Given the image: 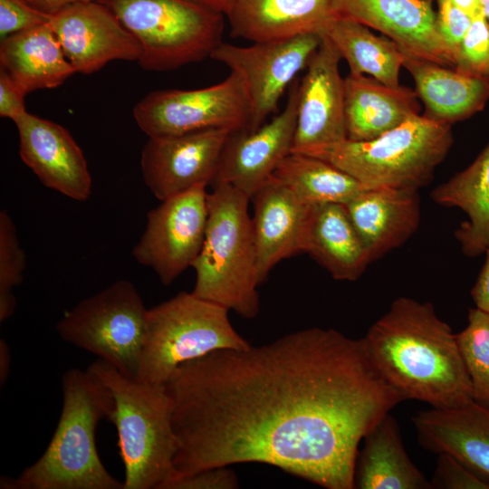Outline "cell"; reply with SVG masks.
Returning a JSON list of instances; mask_svg holds the SVG:
<instances>
[{
	"mask_svg": "<svg viewBox=\"0 0 489 489\" xmlns=\"http://www.w3.org/2000/svg\"><path fill=\"white\" fill-rule=\"evenodd\" d=\"M165 388L176 478L263 463L327 489L355 488L360 443L406 400L362 338L316 327L187 361Z\"/></svg>",
	"mask_w": 489,
	"mask_h": 489,
	"instance_id": "obj_1",
	"label": "cell"
},
{
	"mask_svg": "<svg viewBox=\"0 0 489 489\" xmlns=\"http://www.w3.org/2000/svg\"><path fill=\"white\" fill-rule=\"evenodd\" d=\"M362 339L379 371L405 399L435 408L474 400L455 334L431 302L397 298Z\"/></svg>",
	"mask_w": 489,
	"mask_h": 489,
	"instance_id": "obj_2",
	"label": "cell"
},
{
	"mask_svg": "<svg viewBox=\"0 0 489 489\" xmlns=\"http://www.w3.org/2000/svg\"><path fill=\"white\" fill-rule=\"evenodd\" d=\"M62 407L43 454L16 478L4 477V489H123L97 452L95 430L109 417L113 398L88 369H68L62 377Z\"/></svg>",
	"mask_w": 489,
	"mask_h": 489,
	"instance_id": "obj_3",
	"label": "cell"
},
{
	"mask_svg": "<svg viewBox=\"0 0 489 489\" xmlns=\"http://www.w3.org/2000/svg\"><path fill=\"white\" fill-rule=\"evenodd\" d=\"M87 369L113 398L108 419L118 434L125 468L123 489H165L177 476L174 459L177 450L172 402L165 385L125 375L100 359Z\"/></svg>",
	"mask_w": 489,
	"mask_h": 489,
	"instance_id": "obj_4",
	"label": "cell"
},
{
	"mask_svg": "<svg viewBox=\"0 0 489 489\" xmlns=\"http://www.w3.org/2000/svg\"><path fill=\"white\" fill-rule=\"evenodd\" d=\"M250 200L228 184H214L207 193L204 242L192 265L196 271L192 292L244 319L255 318L260 311Z\"/></svg>",
	"mask_w": 489,
	"mask_h": 489,
	"instance_id": "obj_5",
	"label": "cell"
},
{
	"mask_svg": "<svg viewBox=\"0 0 489 489\" xmlns=\"http://www.w3.org/2000/svg\"><path fill=\"white\" fill-rule=\"evenodd\" d=\"M453 140L451 125L419 114L376 139H345L304 154L334 165L364 188L419 191L432 181Z\"/></svg>",
	"mask_w": 489,
	"mask_h": 489,
	"instance_id": "obj_6",
	"label": "cell"
},
{
	"mask_svg": "<svg viewBox=\"0 0 489 489\" xmlns=\"http://www.w3.org/2000/svg\"><path fill=\"white\" fill-rule=\"evenodd\" d=\"M229 312L192 292H179L149 309L137 379L165 385L187 361L217 350L250 347L234 329Z\"/></svg>",
	"mask_w": 489,
	"mask_h": 489,
	"instance_id": "obj_7",
	"label": "cell"
},
{
	"mask_svg": "<svg viewBox=\"0 0 489 489\" xmlns=\"http://www.w3.org/2000/svg\"><path fill=\"white\" fill-rule=\"evenodd\" d=\"M140 45L138 63L170 71L210 57L222 43L223 14L189 0H96Z\"/></svg>",
	"mask_w": 489,
	"mask_h": 489,
	"instance_id": "obj_8",
	"label": "cell"
},
{
	"mask_svg": "<svg viewBox=\"0 0 489 489\" xmlns=\"http://www.w3.org/2000/svg\"><path fill=\"white\" fill-rule=\"evenodd\" d=\"M148 312L135 285L118 280L65 312L56 331L64 341L137 378Z\"/></svg>",
	"mask_w": 489,
	"mask_h": 489,
	"instance_id": "obj_9",
	"label": "cell"
},
{
	"mask_svg": "<svg viewBox=\"0 0 489 489\" xmlns=\"http://www.w3.org/2000/svg\"><path fill=\"white\" fill-rule=\"evenodd\" d=\"M139 128L149 137L180 135L209 129H247L250 102L236 72L222 82L194 90H158L133 108Z\"/></svg>",
	"mask_w": 489,
	"mask_h": 489,
	"instance_id": "obj_10",
	"label": "cell"
},
{
	"mask_svg": "<svg viewBox=\"0 0 489 489\" xmlns=\"http://www.w3.org/2000/svg\"><path fill=\"white\" fill-rule=\"evenodd\" d=\"M321 42L318 34L237 46L221 43L210 58L227 66L244 81L249 102L248 130L260 128L277 109L295 76L307 67Z\"/></svg>",
	"mask_w": 489,
	"mask_h": 489,
	"instance_id": "obj_11",
	"label": "cell"
},
{
	"mask_svg": "<svg viewBox=\"0 0 489 489\" xmlns=\"http://www.w3.org/2000/svg\"><path fill=\"white\" fill-rule=\"evenodd\" d=\"M206 187L198 186L161 201L147 215L145 230L132 254L165 285L192 267L200 253L208 215Z\"/></svg>",
	"mask_w": 489,
	"mask_h": 489,
	"instance_id": "obj_12",
	"label": "cell"
},
{
	"mask_svg": "<svg viewBox=\"0 0 489 489\" xmlns=\"http://www.w3.org/2000/svg\"><path fill=\"white\" fill-rule=\"evenodd\" d=\"M233 130L209 129L172 136L149 137L140 157L144 182L164 201L212 183L223 149Z\"/></svg>",
	"mask_w": 489,
	"mask_h": 489,
	"instance_id": "obj_13",
	"label": "cell"
},
{
	"mask_svg": "<svg viewBox=\"0 0 489 489\" xmlns=\"http://www.w3.org/2000/svg\"><path fill=\"white\" fill-rule=\"evenodd\" d=\"M299 83L290 88L280 114L255 130L233 131L223 149L212 184H228L250 198L291 153L296 129Z\"/></svg>",
	"mask_w": 489,
	"mask_h": 489,
	"instance_id": "obj_14",
	"label": "cell"
},
{
	"mask_svg": "<svg viewBox=\"0 0 489 489\" xmlns=\"http://www.w3.org/2000/svg\"><path fill=\"white\" fill-rule=\"evenodd\" d=\"M321 42L299 83L296 129L291 152L312 149L347 139L341 56L331 41Z\"/></svg>",
	"mask_w": 489,
	"mask_h": 489,
	"instance_id": "obj_15",
	"label": "cell"
},
{
	"mask_svg": "<svg viewBox=\"0 0 489 489\" xmlns=\"http://www.w3.org/2000/svg\"><path fill=\"white\" fill-rule=\"evenodd\" d=\"M75 72L91 74L109 62H138L140 45L106 5L79 3L51 15L49 20Z\"/></svg>",
	"mask_w": 489,
	"mask_h": 489,
	"instance_id": "obj_16",
	"label": "cell"
},
{
	"mask_svg": "<svg viewBox=\"0 0 489 489\" xmlns=\"http://www.w3.org/2000/svg\"><path fill=\"white\" fill-rule=\"evenodd\" d=\"M334 15L376 30L406 54L454 68L455 57L442 38L433 0H331Z\"/></svg>",
	"mask_w": 489,
	"mask_h": 489,
	"instance_id": "obj_17",
	"label": "cell"
},
{
	"mask_svg": "<svg viewBox=\"0 0 489 489\" xmlns=\"http://www.w3.org/2000/svg\"><path fill=\"white\" fill-rule=\"evenodd\" d=\"M14 123L20 157L39 180L73 200H87L91 195V176L71 133L60 124L28 112Z\"/></svg>",
	"mask_w": 489,
	"mask_h": 489,
	"instance_id": "obj_18",
	"label": "cell"
},
{
	"mask_svg": "<svg viewBox=\"0 0 489 489\" xmlns=\"http://www.w3.org/2000/svg\"><path fill=\"white\" fill-rule=\"evenodd\" d=\"M374 262L405 244L418 229V191L365 188L343 204Z\"/></svg>",
	"mask_w": 489,
	"mask_h": 489,
	"instance_id": "obj_19",
	"label": "cell"
},
{
	"mask_svg": "<svg viewBox=\"0 0 489 489\" xmlns=\"http://www.w3.org/2000/svg\"><path fill=\"white\" fill-rule=\"evenodd\" d=\"M252 226L260 283L283 259L302 253V239L309 210L290 189L273 176L251 198Z\"/></svg>",
	"mask_w": 489,
	"mask_h": 489,
	"instance_id": "obj_20",
	"label": "cell"
},
{
	"mask_svg": "<svg viewBox=\"0 0 489 489\" xmlns=\"http://www.w3.org/2000/svg\"><path fill=\"white\" fill-rule=\"evenodd\" d=\"M412 420L425 449L450 454L489 478L488 406L473 400L455 408H432Z\"/></svg>",
	"mask_w": 489,
	"mask_h": 489,
	"instance_id": "obj_21",
	"label": "cell"
},
{
	"mask_svg": "<svg viewBox=\"0 0 489 489\" xmlns=\"http://www.w3.org/2000/svg\"><path fill=\"white\" fill-rule=\"evenodd\" d=\"M231 35L253 43L321 34L334 16L331 0H230Z\"/></svg>",
	"mask_w": 489,
	"mask_h": 489,
	"instance_id": "obj_22",
	"label": "cell"
},
{
	"mask_svg": "<svg viewBox=\"0 0 489 489\" xmlns=\"http://www.w3.org/2000/svg\"><path fill=\"white\" fill-rule=\"evenodd\" d=\"M419 111L417 92L407 86H389L370 76L350 72L344 78L347 139H376Z\"/></svg>",
	"mask_w": 489,
	"mask_h": 489,
	"instance_id": "obj_23",
	"label": "cell"
},
{
	"mask_svg": "<svg viewBox=\"0 0 489 489\" xmlns=\"http://www.w3.org/2000/svg\"><path fill=\"white\" fill-rule=\"evenodd\" d=\"M302 253L310 254L338 281H356L371 263L343 204L309 206Z\"/></svg>",
	"mask_w": 489,
	"mask_h": 489,
	"instance_id": "obj_24",
	"label": "cell"
},
{
	"mask_svg": "<svg viewBox=\"0 0 489 489\" xmlns=\"http://www.w3.org/2000/svg\"><path fill=\"white\" fill-rule=\"evenodd\" d=\"M403 67L413 78L423 115L429 120L452 126L481 111L489 100V78L466 75L406 53Z\"/></svg>",
	"mask_w": 489,
	"mask_h": 489,
	"instance_id": "obj_25",
	"label": "cell"
},
{
	"mask_svg": "<svg viewBox=\"0 0 489 489\" xmlns=\"http://www.w3.org/2000/svg\"><path fill=\"white\" fill-rule=\"evenodd\" d=\"M0 64L25 94L56 88L75 73L49 23L1 39Z\"/></svg>",
	"mask_w": 489,
	"mask_h": 489,
	"instance_id": "obj_26",
	"label": "cell"
},
{
	"mask_svg": "<svg viewBox=\"0 0 489 489\" xmlns=\"http://www.w3.org/2000/svg\"><path fill=\"white\" fill-rule=\"evenodd\" d=\"M354 475L360 489H433L403 446L398 423L383 417L364 436Z\"/></svg>",
	"mask_w": 489,
	"mask_h": 489,
	"instance_id": "obj_27",
	"label": "cell"
},
{
	"mask_svg": "<svg viewBox=\"0 0 489 489\" xmlns=\"http://www.w3.org/2000/svg\"><path fill=\"white\" fill-rule=\"evenodd\" d=\"M430 196L437 205L466 215L455 231L463 254H484L489 248V142L467 168L435 187Z\"/></svg>",
	"mask_w": 489,
	"mask_h": 489,
	"instance_id": "obj_28",
	"label": "cell"
},
{
	"mask_svg": "<svg viewBox=\"0 0 489 489\" xmlns=\"http://www.w3.org/2000/svg\"><path fill=\"white\" fill-rule=\"evenodd\" d=\"M321 34L334 44L350 72L370 76L387 85L398 86L404 52L389 38L378 36L356 21L334 15Z\"/></svg>",
	"mask_w": 489,
	"mask_h": 489,
	"instance_id": "obj_29",
	"label": "cell"
},
{
	"mask_svg": "<svg viewBox=\"0 0 489 489\" xmlns=\"http://www.w3.org/2000/svg\"><path fill=\"white\" fill-rule=\"evenodd\" d=\"M273 177L308 206L345 204L365 189L354 177L334 165L300 152L289 153L277 166Z\"/></svg>",
	"mask_w": 489,
	"mask_h": 489,
	"instance_id": "obj_30",
	"label": "cell"
},
{
	"mask_svg": "<svg viewBox=\"0 0 489 489\" xmlns=\"http://www.w3.org/2000/svg\"><path fill=\"white\" fill-rule=\"evenodd\" d=\"M466 327L455 334L469 375L474 400L489 407V313L478 308L468 312Z\"/></svg>",
	"mask_w": 489,
	"mask_h": 489,
	"instance_id": "obj_31",
	"label": "cell"
},
{
	"mask_svg": "<svg viewBox=\"0 0 489 489\" xmlns=\"http://www.w3.org/2000/svg\"><path fill=\"white\" fill-rule=\"evenodd\" d=\"M25 254L21 247L16 228L5 210L0 213V321L14 312V289L23 281Z\"/></svg>",
	"mask_w": 489,
	"mask_h": 489,
	"instance_id": "obj_32",
	"label": "cell"
},
{
	"mask_svg": "<svg viewBox=\"0 0 489 489\" xmlns=\"http://www.w3.org/2000/svg\"><path fill=\"white\" fill-rule=\"evenodd\" d=\"M454 69L466 75L489 78V22L483 14L473 17Z\"/></svg>",
	"mask_w": 489,
	"mask_h": 489,
	"instance_id": "obj_33",
	"label": "cell"
},
{
	"mask_svg": "<svg viewBox=\"0 0 489 489\" xmlns=\"http://www.w3.org/2000/svg\"><path fill=\"white\" fill-rule=\"evenodd\" d=\"M434 489H489V478L455 456L439 453L432 479Z\"/></svg>",
	"mask_w": 489,
	"mask_h": 489,
	"instance_id": "obj_34",
	"label": "cell"
},
{
	"mask_svg": "<svg viewBox=\"0 0 489 489\" xmlns=\"http://www.w3.org/2000/svg\"><path fill=\"white\" fill-rule=\"evenodd\" d=\"M51 14L33 7L26 0H0V37L49 23Z\"/></svg>",
	"mask_w": 489,
	"mask_h": 489,
	"instance_id": "obj_35",
	"label": "cell"
},
{
	"mask_svg": "<svg viewBox=\"0 0 489 489\" xmlns=\"http://www.w3.org/2000/svg\"><path fill=\"white\" fill-rule=\"evenodd\" d=\"M436 24L445 43L456 58L462 41L469 29L473 17L455 6L450 0H436Z\"/></svg>",
	"mask_w": 489,
	"mask_h": 489,
	"instance_id": "obj_36",
	"label": "cell"
},
{
	"mask_svg": "<svg viewBox=\"0 0 489 489\" xmlns=\"http://www.w3.org/2000/svg\"><path fill=\"white\" fill-rule=\"evenodd\" d=\"M238 484L235 473L225 465L177 477L168 483L165 489H234Z\"/></svg>",
	"mask_w": 489,
	"mask_h": 489,
	"instance_id": "obj_37",
	"label": "cell"
},
{
	"mask_svg": "<svg viewBox=\"0 0 489 489\" xmlns=\"http://www.w3.org/2000/svg\"><path fill=\"white\" fill-rule=\"evenodd\" d=\"M25 95L10 74L0 67V116L14 122L24 115L27 112Z\"/></svg>",
	"mask_w": 489,
	"mask_h": 489,
	"instance_id": "obj_38",
	"label": "cell"
},
{
	"mask_svg": "<svg viewBox=\"0 0 489 489\" xmlns=\"http://www.w3.org/2000/svg\"><path fill=\"white\" fill-rule=\"evenodd\" d=\"M485 260L471 290L475 307L489 313V248L484 253Z\"/></svg>",
	"mask_w": 489,
	"mask_h": 489,
	"instance_id": "obj_39",
	"label": "cell"
},
{
	"mask_svg": "<svg viewBox=\"0 0 489 489\" xmlns=\"http://www.w3.org/2000/svg\"><path fill=\"white\" fill-rule=\"evenodd\" d=\"M33 7L47 14H53L61 10L79 3L93 0H26Z\"/></svg>",
	"mask_w": 489,
	"mask_h": 489,
	"instance_id": "obj_40",
	"label": "cell"
},
{
	"mask_svg": "<svg viewBox=\"0 0 489 489\" xmlns=\"http://www.w3.org/2000/svg\"><path fill=\"white\" fill-rule=\"evenodd\" d=\"M11 365L10 349L5 340L0 341V380L3 385L8 378Z\"/></svg>",
	"mask_w": 489,
	"mask_h": 489,
	"instance_id": "obj_41",
	"label": "cell"
},
{
	"mask_svg": "<svg viewBox=\"0 0 489 489\" xmlns=\"http://www.w3.org/2000/svg\"><path fill=\"white\" fill-rule=\"evenodd\" d=\"M450 2L472 17L483 14L481 0H450Z\"/></svg>",
	"mask_w": 489,
	"mask_h": 489,
	"instance_id": "obj_42",
	"label": "cell"
},
{
	"mask_svg": "<svg viewBox=\"0 0 489 489\" xmlns=\"http://www.w3.org/2000/svg\"><path fill=\"white\" fill-rule=\"evenodd\" d=\"M225 14L230 0H189Z\"/></svg>",
	"mask_w": 489,
	"mask_h": 489,
	"instance_id": "obj_43",
	"label": "cell"
},
{
	"mask_svg": "<svg viewBox=\"0 0 489 489\" xmlns=\"http://www.w3.org/2000/svg\"><path fill=\"white\" fill-rule=\"evenodd\" d=\"M483 14L489 22V0H481Z\"/></svg>",
	"mask_w": 489,
	"mask_h": 489,
	"instance_id": "obj_44",
	"label": "cell"
}]
</instances>
